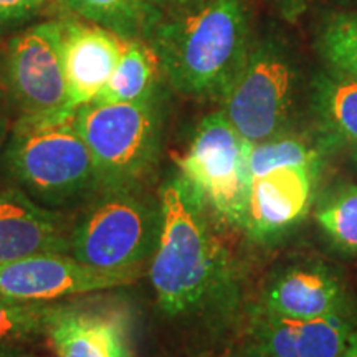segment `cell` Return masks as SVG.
I'll list each match as a JSON object with an SVG mask.
<instances>
[{
    "label": "cell",
    "mask_w": 357,
    "mask_h": 357,
    "mask_svg": "<svg viewBox=\"0 0 357 357\" xmlns=\"http://www.w3.org/2000/svg\"><path fill=\"white\" fill-rule=\"evenodd\" d=\"M71 222L17 187L0 189V265L45 253H70Z\"/></svg>",
    "instance_id": "5bb4252c"
},
{
    "label": "cell",
    "mask_w": 357,
    "mask_h": 357,
    "mask_svg": "<svg viewBox=\"0 0 357 357\" xmlns=\"http://www.w3.org/2000/svg\"><path fill=\"white\" fill-rule=\"evenodd\" d=\"M162 211L144 185L101 189L71 222L70 255L93 268L142 276L158 250Z\"/></svg>",
    "instance_id": "5b68a950"
},
{
    "label": "cell",
    "mask_w": 357,
    "mask_h": 357,
    "mask_svg": "<svg viewBox=\"0 0 357 357\" xmlns=\"http://www.w3.org/2000/svg\"><path fill=\"white\" fill-rule=\"evenodd\" d=\"M260 310L284 318H323L346 314L357 318L346 281L328 263L301 260L268 275L261 288Z\"/></svg>",
    "instance_id": "8fae6325"
},
{
    "label": "cell",
    "mask_w": 357,
    "mask_h": 357,
    "mask_svg": "<svg viewBox=\"0 0 357 357\" xmlns=\"http://www.w3.org/2000/svg\"><path fill=\"white\" fill-rule=\"evenodd\" d=\"M250 144L218 109L199 123L189 149L177 159L178 172L218 220L240 231L247 218Z\"/></svg>",
    "instance_id": "ba28073f"
},
{
    "label": "cell",
    "mask_w": 357,
    "mask_h": 357,
    "mask_svg": "<svg viewBox=\"0 0 357 357\" xmlns=\"http://www.w3.org/2000/svg\"><path fill=\"white\" fill-rule=\"evenodd\" d=\"M229 357H270L258 347L255 342H252L250 339H245L242 344H238L234 351L230 352Z\"/></svg>",
    "instance_id": "d4e9b609"
},
{
    "label": "cell",
    "mask_w": 357,
    "mask_h": 357,
    "mask_svg": "<svg viewBox=\"0 0 357 357\" xmlns=\"http://www.w3.org/2000/svg\"><path fill=\"white\" fill-rule=\"evenodd\" d=\"M147 43L178 95L220 102L252 48L243 0H202L159 22Z\"/></svg>",
    "instance_id": "7a4b0ae2"
},
{
    "label": "cell",
    "mask_w": 357,
    "mask_h": 357,
    "mask_svg": "<svg viewBox=\"0 0 357 357\" xmlns=\"http://www.w3.org/2000/svg\"><path fill=\"white\" fill-rule=\"evenodd\" d=\"M162 229L149 263L159 312L194 331L227 329L242 305V273L220 220L181 172L159 187Z\"/></svg>",
    "instance_id": "6da1fadb"
},
{
    "label": "cell",
    "mask_w": 357,
    "mask_h": 357,
    "mask_svg": "<svg viewBox=\"0 0 357 357\" xmlns=\"http://www.w3.org/2000/svg\"><path fill=\"white\" fill-rule=\"evenodd\" d=\"M45 337L58 357H137L126 310L108 301H55Z\"/></svg>",
    "instance_id": "7c38bea8"
},
{
    "label": "cell",
    "mask_w": 357,
    "mask_h": 357,
    "mask_svg": "<svg viewBox=\"0 0 357 357\" xmlns=\"http://www.w3.org/2000/svg\"><path fill=\"white\" fill-rule=\"evenodd\" d=\"M0 79L17 118L71 109L61 60V20L30 26L0 53Z\"/></svg>",
    "instance_id": "9c48e42d"
},
{
    "label": "cell",
    "mask_w": 357,
    "mask_h": 357,
    "mask_svg": "<svg viewBox=\"0 0 357 357\" xmlns=\"http://www.w3.org/2000/svg\"><path fill=\"white\" fill-rule=\"evenodd\" d=\"M10 114H12L10 102H8L6 88H3L2 79H0V155H2V151L3 147H6L8 134H10V129H12Z\"/></svg>",
    "instance_id": "603a6c76"
},
{
    "label": "cell",
    "mask_w": 357,
    "mask_h": 357,
    "mask_svg": "<svg viewBox=\"0 0 357 357\" xmlns=\"http://www.w3.org/2000/svg\"><path fill=\"white\" fill-rule=\"evenodd\" d=\"M75 124L95 160L102 189L144 185L162 151L159 98L137 102L91 101L75 109Z\"/></svg>",
    "instance_id": "8992f818"
},
{
    "label": "cell",
    "mask_w": 357,
    "mask_h": 357,
    "mask_svg": "<svg viewBox=\"0 0 357 357\" xmlns=\"http://www.w3.org/2000/svg\"><path fill=\"white\" fill-rule=\"evenodd\" d=\"M321 235L341 257L357 258V182L334 185L316 200Z\"/></svg>",
    "instance_id": "d6986e66"
},
{
    "label": "cell",
    "mask_w": 357,
    "mask_h": 357,
    "mask_svg": "<svg viewBox=\"0 0 357 357\" xmlns=\"http://www.w3.org/2000/svg\"><path fill=\"white\" fill-rule=\"evenodd\" d=\"M53 305L55 301H24L0 293V342L45 336Z\"/></svg>",
    "instance_id": "44dd1931"
},
{
    "label": "cell",
    "mask_w": 357,
    "mask_h": 357,
    "mask_svg": "<svg viewBox=\"0 0 357 357\" xmlns=\"http://www.w3.org/2000/svg\"><path fill=\"white\" fill-rule=\"evenodd\" d=\"M300 93V68L283 42L261 40L220 101V111L245 139L261 142L291 132Z\"/></svg>",
    "instance_id": "52a82bcc"
},
{
    "label": "cell",
    "mask_w": 357,
    "mask_h": 357,
    "mask_svg": "<svg viewBox=\"0 0 357 357\" xmlns=\"http://www.w3.org/2000/svg\"><path fill=\"white\" fill-rule=\"evenodd\" d=\"M70 12L124 40H149L166 17L153 0H61Z\"/></svg>",
    "instance_id": "ac0fdd59"
},
{
    "label": "cell",
    "mask_w": 357,
    "mask_h": 357,
    "mask_svg": "<svg viewBox=\"0 0 357 357\" xmlns=\"http://www.w3.org/2000/svg\"><path fill=\"white\" fill-rule=\"evenodd\" d=\"M47 0H0V24L32 15Z\"/></svg>",
    "instance_id": "7402d4cb"
},
{
    "label": "cell",
    "mask_w": 357,
    "mask_h": 357,
    "mask_svg": "<svg viewBox=\"0 0 357 357\" xmlns=\"http://www.w3.org/2000/svg\"><path fill=\"white\" fill-rule=\"evenodd\" d=\"M123 38L98 25L61 20V60L70 108L96 100L118 65Z\"/></svg>",
    "instance_id": "9a60e30c"
},
{
    "label": "cell",
    "mask_w": 357,
    "mask_h": 357,
    "mask_svg": "<svg viewBox=\"0 0 357 357\" xmlns=\"http://www.w3.org/2000/svg\"><path fill=\"white\" fill-rule=\"evenodd\" d=\"M153 2L164 13H169V15H172V13L189 10V8L197 6V3L202 2V0H153Z\"/></svg>",
    "instance_id": "cb8c5ba5"
},
{
    "label": "cell",
    "mask_w": 357,
    "mask_h": 357,
    "mask_svg": "<svg viewBox=\"0 0 357 357\" xmlns=\"http://www.w3.org/2000/svg\"><path fill=\"white\" fill-rule=\"evenodd\" d=\"M319 55L329 70L357 82V13H337L321 26Z\"/></svg>",
    "instance_id": "ffe728a7"
},
{
    "label": "cell",
    "mask_w": 357,
    "mask_h": 357,
    "mask_svg": "<svg viewBox=\"0 0 357 357\" xmlns=\"http://www.w3.org/2000/svg\"><path fill=\"white\" fill-rule=\"evenodd\" d=\"M357 318L331 314L323 318H284L253 307L247 339L270 357H341Z\"/></svg>",
    "instance_id": "4fadbf2b"
},
{
    "label": "cell",
    "mask_w": 357,
    "mask_h": 357,
    "mask_svg": "<svg viewBox=\"0 0 357 357\" xmlns=\"http://www.w3.org/2000/svg\"><path fill=\"white\" fill-rule=\"evenodd\" d=\"M341 357H357V328L351 333L349 339H347L344 352Z\"/></svg>",
    "instance_id": "4316f807"
},
{
    "label": "cell",
    "mask_w": 357,
    "mask_h": 357,
    "mask_svg": "<svg viewBox=\"0 0 357 357\" xmlns=\"http://www.w3.org/2000/svg\"><path fill=\"white\" fill-rule=\"evenodd\" d=\"M310 106L324 153L334 151L357 166V82L321 71L311 82Z\"/></svg>",
    "instance_id": "2e32d148"
},
{
    "label": "cell",
    "mask_w": 357,
    "mask_h": 357,
    "mask_svg": "<svg viewBox=\"0 0 357 357\" xmlns=\"http://www.w3.org/2000/svg\"><path fill=\"white\" fill-rule=\"evenodd\" d=\"M326 153L296 134H283L248 149V197L243 234L263 247L296 229L318 200Z\"/></svg>",
    "instance_id": "277c9868"
},
{
    "label": "cell",
    "mask_w": 357,
    "mask_h": 357,
    "mask_svg": "<svg viewBox=\"0 0 357 357\" xmlns=\"http://www.w3.org/2000/svg\"><path fill=\"white\" fill-rule=\"evenodd\" d=\"M0 160L13 187L56 212L79 211L102 189L75 109L17 118Z\"/></svg>",
    "instance_id": "3957f363"
},
{
    "label": "cell",
    "mask_w": 357,
    "mask_h": 357,
    "mask_svg": "<svg viewBox=\"0 0 357 357\" xmlns=\"http://www.w3.org/2000/svg\"><path fill=\"white\" fill-rule=\"evenodd\" d=\"M139 278L93 268L70 253H45L0 265V293L24 301H56L121 288Z\"/></svg>",
    "instance_id": "30bf717a"
},
{
    "label": "cell",
    "mask_w": 357,
    "mask_h": 357,
    "mask_svg": "<svg viewBox=\"0 0 357 357\" xmlns=\"http://www.w3.org/2000/svg\"><path fill=\"white\" fill-rule=\"evenodd\" d=\"M0 357H29L15 342H0Z\"/></svg>",
    "instance_id": "484cf974"
},
{
    "label": "cell",
    "mask_w": 357,
    "mask_h": 357,
    "mask_svg": "<svg viewBox=\"0 0 357 357\" xmlns=\"http://www.w3.org/2000/svg\"><path fill=\"white\" fill-rule=\"evenodd\" d=\"M159 60L146 40H124L118 65L95 101L137 102L158 95Z\"/></svg>",
    "instance_id": "e0dca14e"
}]
</instances>
